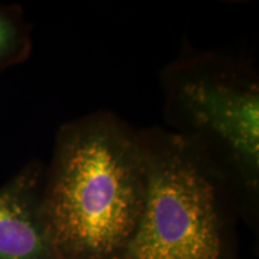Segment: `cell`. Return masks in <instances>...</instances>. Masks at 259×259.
<instances>
[{"label": "cell", "mask_w": 259, "mask_h": 259, "mask_svg": "<svg viewBox=\"0 0 259 259\" xmlns=\"http://www.w3.org/2000/svg\"><path fill=\"white\" fill-rule=\"evenodd\" d=\"M148 163L141 131L111 112L58 130L42 211L64 259H121L144 208Z\"/></svg>", "instance_id": "obj_1"}, {"label": "cell", "mask_w": 259, "mask_h": 259, "mask_svg": "<svg viewBox=\"0 0 259 259\" xmlns=\"http://www.w3.org/2000/svg\"><path fill=\"white\" fill-rule=\"evenodd\" d=\"M164 115L228 184L239 215L253 222L259 200V78L247 61L186 48L161 72Z\"/></svg>", "instance_id": "obj_2"}, {"label": "cell", "mask_w": 259, "mask_h": 259, "mask_svg": "<svg viewBox=\"0 0 259 259\" xmlns=\"http://www.w3.org/2000/svg\"><path fill=\"white\" fill-rule=\"evenodd\" d=\"M139 131L148 189L121 259H235L232 221L239 210L225 178L168 128Z\"/></svg>", "instance_id": "obj_3"}, {"label": "cell", "mask_w": 259, "mask_h": 259, "mask_svg": "<svg viewBox=\"0 0 259 259\" xmlns=\"http://www.w3.org/2000/svg\"><path fill=\"white\" fill-rule=\"evenodd\" d=\"M45 173L32 160L0 186V259H64L42 211Z\"/></svg>", "instance_id": "obj_4"}, {"label": "cell", "mask_w": 259, "mask_h": 259, "mask_svg": "<svg viewBox=\"0 0 259 259\" xmlns=\"http://www.w3.org/2000/svg\"><path fill=\"white\" fill-rule=\"evenodd\" d=\"M32 27L17 4H0V73L23 64L32 52Z\"/></svg>", "instance_id": "obj_5"}]
</instances>
